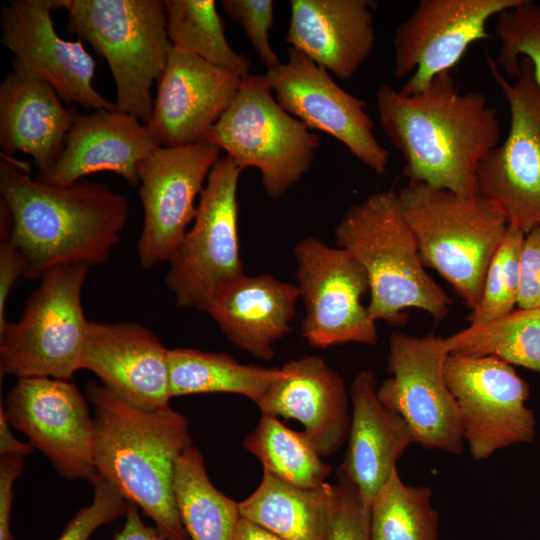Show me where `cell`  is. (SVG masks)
Wrapping results in <instances>:
<instances>
[{"label": "cell", "mask_w": 540, "mask_h": 540, "mask_svg": "<svg viewBox=\"0 0 540 540\" xmlns=\"http://www.w3.org/2000/svg\"><path fill=\"white\" fill-rule=\"evenodd\" d=\"M0 195L12 216L7 237L21 251L29 280L59 266L105 262L129 213L126 197L105 185L47 184L32 178L26 163L2 153Z\"/></svg>", "instance_id": "2"}, {"label": "cell", "mask_w": 540, "mask_h": 540, "mask_svg": "<svg viewBox=\"0 0 540 540\" xmlns=\"http://www.w3.org/2000/svg\"><path fill=\"white\" fill-rule=\"evenodd\" d=\"M449 355L444 338L394 332L389 338L388 372L377 389L381 403L409 427L414 443L459 455L463 430L456 400L444 377Z\"/></svg>", "instance_id": "11"}, {"label": "cell", "mask_w": 540, "mask_h": 540, "mask_svg": "<svg viewBox=\"0 0 540 540\" xmlns=\"http://www.w3.org/2000/svg\"><path fill=\"white\" fill-rule=\"evenodd\" d=\"M376 102L381 128L401 153L408 182L462 197L477 194L478 164L500 139L498 112L482 93H461L447 71L412 95L383 84Z\"/></svg>", "instance_id": "1"}, {"label": "cell", "mask_w": 540, "mask_h": 540, "mask_svg": "<svg viewBox=\"0 0 540 540\" xmlns=\"http://www.w3.org/2000/svg\"><path fill=\"white\" fill-rule=\"evenodd\" d=\"M334 234L367 273L373 320L400 326L408 308L426 311L435 322L447 316L453 301L425 271L397 193L380 191L351 206Z\"/></svg>", "instance_id": "4"}, {"label": "cell", "mask_w": 540, "mask_h": 540, "mask_svg": "<svg viewBox=\"0 0 540 540\" xmlns=\"http://www.w3.org/2000/svg\"><path fill=\"white\" fill-rule=\"evenodd\" d=\"M444 377L473 459L484 460L500 449L535 440L536 418L526 406L529 386L511 364L495 357L449 354Z\"/></svg>", "instance_id": "13"}, {"label": "cell", "mask_w": 540, "mask_h": 540, "mask_svg": "<svg viewBox=\"0 0 540 540\" xmlns=\"http://www.w3.org/2000/svg\"><path fill=\"white\" fill-rule=\"evenodd\" d=\"M160 146L136 116L114 110L76 111L55 164L36 179L51 185H69L89 174L113 172L139 185L138 164Z\"/></svg>", "instance_id": "22"}, {"label": "cell", "mask_w": 540, "mask_h": 540, "mask_svg": "<svg viewBox=\"0 0 540 540\" xmlns=\"http://www.w3.org/2000/svg\"><path fill=\"white\" fill-rule=\"evenodd\" d=\"M243 446L261 462L263 472L297 487H320L332 472L304 431L293 430L274 416L261 414Z\"/></svg>", "instance_id": "31"}, {"label": "cell", "mask_w": 540, "mask_h": 540, "mask_svg": "<svg viewBox=\"0 0 540 540\" xmlns=\"http://www.w3.org/2000/svg\"><path fill=\"white\" fill-rule=\"evenodd\" d=\"M92 502L78 510L56 540H88L102 525L125 515L131 505L113 485L97 475Z\"/></svg>", "instance_id": "37"}, {"label": "cell", "mask_w": 540, "mask_h": 540, "mask_svg": "<svg viewBox=\"0 0 540 540\" xmlns=\"http://www.w3.org/2000/svg\"><path fill=\"white\" fill-rule=\"evenodd\" d=\"M431 498L429 487L406 485L396 470L370 506L371 540H438Z\"/></svg>", "instance_id": "33"}, {"label": "cell", "mask_w": 540, "mask_h": 540, "mask_svg": "<svg viewBox=\"0 0 540 540\" xmlns=\"http://www.w3.org/2000/svg\"><path fill=\"white\" fill-rule=\"evenodd\" d=\"M241 172L229 156L217 160L199 196L193 225L167 261L166 286L179 307L207 312L244 275L237 201Z\"/></svg>", "instance_id": "9"}, {"label": "cell", "mask_w": 540, "mask_h": 540, "mask_svg": "<svg viewBox=\"0 0 540 540\" xmlns=\"http://www.w3.org/2000/svg\"><path fill=\"white\" fill-rule=\"evenodd\" d=\"M33 446L28 442L19 441L10 429V423L5 416L3 407L0 408V455L28 456L33 453Z\"/></svg>", "instance_id": "43"}, {"label": "cell", "mask_w": 540, "mask_h": 540, "mask_svg": "<svg viewBox=\"0 0 540 540\" xmlns=\"http://www.w3.org/2000/svg\"><path fill=\"white\" fill-rule=\"evenodd\" d=\"M168 351L141 324L89 321L80 369L133 407L158 410L170 406Z\"/></svg>", "instance_id": "20"}, {"label": "cell", "mask_w": 540, "mask_h": 540, "mask_svg": "<svg viewBox=\"0 0 540 540\" xmlns=\"http://www.w3.org/2000/svg\"><path fill=\"white\" fill-rule=\"evenodd\" d=\"M299 298L296 285L271 274L243 275L218 295L207 313L232 344L268 361L274 343L291 331Z\"/></svg>", "instance_id": "26"}, {"label": "cell", "mask_w": 540, "mask_h": 540, "mask_svg": "<svg viewBox=\"0 0 540 540\" xmlns=\"http://www.w3.org/2000/svg\"><path fill=\"white\" fill-rule=\"evenodd\" d=\"M25 259L17 244L10 238H1L0 243V329L6 324V304L10 291L19 276H24Z\"/></svg>", "instance_id": "41"}, {"label": "cell", "mask_w": 540, "mask_h": 540, "mask_svg": "<svg viewBox=\"0 0 540 540\" xmlns=\"http://www.w3.org/2000/svg\"><path fill=\"white\" fill-rule=\"evenodd\" d=\"M337 478V483L332 484L327 540H371L370 507L340 469Z\"/></svg>", "instance_id": "36"}, {"label": "cell", "mask_w": 540, "mask_h": 540, "mask_svg": "<svg viewBox=\"0 0 540 540\" xmlns=\"http://www.w3.org/2000/svg\"><path fill=\"white\" fill-rule=\"evenodd\" d=\"M525 233L511 225L493 254L480 299L466 320L479 324L498 319L515 310L520 288V252Z\"/></svg>", "instance_id": "34"}, {"label": "cell", "mask_w": 540, "mask_h": 540, "mask_svg": "<svg viewBox=\"0 0 540 540\" xmlns=\"http://www.w3.org/2000/svg\"><path fill=\"white\" fill-rule=\"evenodd\" d=\"M518 308L540 307V226L524 235L520 252Z\"/></svg>", "instance_id": "39"}, {"label": "cell", "mask_w": 540, "mask_h": 540, "mask_svg": "<svg viewBox=\"0 0 540 540\" xmlns=\"http://www.w3.org/2000/svg\"><path fill=\"white\" fill-rule=\"evenodd\" d=\"M332 484L301 488L263 472L260 484L238 502L241 517L283 540H327Z\"/></svg>", "instance_id": "27"}, {"label": "cell", "mask_w": 540, "mask_h": 540, "mask_svg": "<svg viewBox=\"0 0 540 540\" xmlns=\"http://www.w3.org/2000/svg\"><path fill=\"white\" fill-rule=\"evenodd\" d=\"M233 540H283L260 525L241 517Z\"/></svg>", "instance_id": "44"}, {"label": "cell", "mask_w": 540, "mask_h": 540, "mask_svg": "<svg viewBox=\"0 0 540 540\" xmlns=\"http://www.w3.org/2000/svg\"><path fill=\"white\" fill-rule=\"evenodd\" d=\"M257 406L261 414L299 421L322 457L347 440L351 413L346 386L320 356L284 364Z\"/></svg>", "instance_id": "21"}, {"label": "cell", "mask_w": 540, "mask_h": 540, "mask_svg": "<svg viewBox=\"0 0 540 540\" xmlns=\"http://www.w3.org/2000/svg\"><path fill=\"white\" fill-rule=\"evenodd\" d=\"M163 3L172 46L243 78L250 75V59L229 45L214 0H165Z\"/></svg>", "instance_id": "32"}, {"label": "cell", "mask_w": 540, "mask_h": 540, "mask_svg": "<svg viewBox=\"0 0 540 540\" xmlns=\"http://www.w3.org/2000/svg\"><path fill=\"white\" fill-rule=\"evenodd\" d=\"M221 5L224 12L243 28L252 48L267 71L278 67L281 62L269 41V31L274 23V2L272 0H222Z\"/></svg>", "instance_id": "38"}, {"label": "cell", "mask_w": 540, "mask_h": 540, "mask_svg": "<svg viewBox=\"0 0 540 540\" xmlns=\"http://www.w3.org/2000/svg\"><path fill=\"white\" fill-rule=\"evenodd\" d=\"M76 111L67 109L47 82L13 62L0 85V147L2 154L24 152L38 173L51 168L65 146Z\"/></svg>", "instance_id": "25"}, {"label": "cell", "mask_w": 540, "mask_h": 540, "mask_svg": "<svg viewBox=\"0 0 540 540\" xmlns=\"http://www.w3.org/2000/svg\"><path fill=\"white\" fill-rule=\"evenodd\" d=\"M264 76L286 112L334 137L375 173L386 171L389 153L375 137L367 103L341 88L328 70L290 48L287 62Z\"/></svg>", "instance_id": "17"}, {"label": "cell", "mask_w": 540, "mask_h": 540, "mask_svg": "<svg viewBox=\"0 0 540 540\" xmlns=\"http://www.w3.org/2000/svg\"><path fill=\"white\" fill-rule=\"evenodd\" d=\"M206 141L242 170L257 168L266 194L279 198L311 168L320 137L276 101L263 75L243 78L240 89Z\"/></svg>", "instance_id": "7"}, {"label": "cell", "mask_w": 540, "mask_h": 540, "mask_svg": "<svg viewBox=\"0 0 540 540\" xmlns=\"http://www.w3.org/2000/svg\"><path fill=\"white\" fill-rule=\"evenodd\" d=\"M243 77L194 54L171 47L145 124L160 147L206 141L209 129L235 99Z\"/></svg>", "instance_id": "19"}, {"label": "cell", "mask_w": 540, "mask_h": 540, "mask_svg": "<svg viewBox=\"0 0 540 540\" xmlns=\"http://www.w3.org/2000/svg\"><path fill=\"white\" fill-rule=\"evenodd\" d=\"M67 32L103 57L116 87V108L146 124L151 89L165 70L172 47L160 0H59Z\"/></svg>", "instance_id": "6"}, {"label": "cell", "mask_w": 540, "mask_h": 540, "mask_svg": "<svg viewBox=\"0 0 540 540\" xmlns=\"http://www.w3.org/2000/svg\"><path fill=\"white\" fill-rule=\"evenodd\" d=\"M174 494L190 540H233L241 518L239 504L213 485L203 455L193 445L177 460Z\"/></svg>", "instance_id": "29"}, {"label": "cell", "mask_w": 540, "mask_h": 540, "mask_svg": "<svg viewBox=\"0 0 540 540\" xmlns=\"http://www.w3.org/2000/svg\"><path fill=\"white\" fill-rule=\"evenodd\" d=\"M448 353L495 357L540 373V307L513 310L444 338Z\"/></svg>", "instance_id": "30"}, {"label": "cell", "mask_w": 540, "mask_h": 540, "mask_svg": "<svg viewBox=\"0 0 540 540\" xmlns=\"http://www.w3.org/2000/svg\"><path fill=\"white\" fill-rule=\"evenodd\" d=\"M296 285L305 307L302 337L312 347L356 342L375 345L376 321L362 297L369 292L363 266L345 249L309 236L294 247Z\"/></svg>", "instance_id": "12"}, {"label": "cell", "mask_w": 540, "mask_h": 540, "mask_svg": "<svg viewBox=\"0 0 540 540\" xmlns=\"http://www.w3.org/2000/svg\"><path fill=\"white\" fill-rule=\"evenodd\" d=\"M220 151L207 141L159 147L138 164L144 222L137 255L143 268L168 261L185 236L197 213L195 199L204 189Z\"/></svg>", "instance_id": "15"}, {"label": "cell", "mask_w": 540, "mask_h": 540, "mask_svg": "<svg viewBox=\"0 0 540 540\" xmlns=\"http://www.w3.org/2000/svg\"><path fill=\"white\" fill-rule=\"evenodd\" d=\"M59 0H12L0 12L1 43L19 65L47 82L59 97L92 110L116 105L93 86L95 61L81 40L62 39L51 11Z\"/></svg>", "instance_id": "18"}, {"label": "cell", "mask_w": 540, "mask_h": 540, "mask_svg": "<svg viewBox=\"0 0 540 540\" xmlns=\"http://www.w3.org/2000/svg\"><path fill=\"white\" fill-rule=\"evenodd\" d=\"M168 371L171 398L231 393L256 405L279 375V368L241 364L227 353L182 347L169 349Z\"/></svg>", "instance_id": "28"}, {"label": "cell", "mask_w": 540, "mask_h": 540, "mask_svg": "<svg viewBox=\"0 0 540 540\" xmlns=\"http://www.w3.org/2000/svg\"><path fill=\"white\" fill-rule=\"evenodd\" d=\"M377 389L370 370L360 371L352 382L348 445L339 468L369 507L397 470L398 459L414 443L405 421L381 403Z\"/></svg>", "instance_id": "24"}, {"label": "cell", "mask_w": 540, "mask_h": 540, "mask_svg": "<svg viewBox=\"0 0 540 540\" xmlns=\"http://www.w3.org/2000/svg\"><path fill=\"white\" fill-rule=\"evenodd\" d=\"M24 457L2 455L0 458V540H14L10 528L14 484L20 477Z\"/></svg>", "instance_id": "40"}, {"label": "cell", "mask_w": 540, "mask_h": 540, "mask_svg": "<svg viewBox=\"0 0 540 540\" xmlns=\"http://www.w3.org/2000/svg\"><path fill=\"white\" fill-rule=\"evenodd\" d=\"M113 540H173L159 530L142 521L138 507L131 503L125 514V523Z\"/></svg>", "instance_id": "42"}, {"label": "cell", "mask_w": 540, "mask_h": 540, "mask_svg": "<svg viewBox=\"0 0 540 540\" xmlns=\"http://www.w3.org/2000/svg\"><path fill=\"white\" fill-rule=\"evenodd\" d=\"M397 194L423 266L440 274L474 309L491 258L507 232L501 208L478 194L462 197L418 182H408Z\"/></svg>", "instance_id": "5"}, {"label": "cell", "mask_w": 540, "mask_h": 540, "mask_svg": "<svg viewBox=\"0 0 540 540\" xmlns=\"http://www.w3.org/2000/svg\"><path fill=\"white\" fill-rule=\"evenodd\" d=\"M86 265L47 271L21 318L0 329V372L20 378L71 380L80 370L89 321L81 293Z\"/></svg>", "instance_id": "8"}, {"label": "cell", "mask_w": 540, "mask_h": 540, "mask_svg": "<svg viewBox=\"0 0 540 540\" xmlns=\"http://www.w3.org/2000/svg\"><path fill=\"white\" fill-rule=\"evenodd\" d=\"M524 0H421L398 24L393 39L397 78L408 77L399 90L412 95L437 75L451 71L468 47L490 38L487 22Z\"/></svg>", "instance_id": "16"}, {"label": "cell", "mask_w": 540, "mask_h": 540, "mask_svg": "<svg viewBox=\"0 0 540 540\" xmlns=\"http://www.w3.org/2000/svg\"><path fill=\"white\" fill-rule=\"evenodd\" d=\"M495 34L500 40V51L494 60L496 66L515 78L520 60L527 58L540 88V4L524 0L501 12L497 16Z\"/></svg>", "instance_id": "35"}, {"label": "cell", "mask_w": 540, "mask_h": 540, "mask_svg": "<svg viewBox=\"0 0 540 540\" xmlns=\"http://www.w3.org/2000/svg\"><path fill=\"white\" fill-rule=\"evenodd\" d=\"M372 0H292L285 41L341 79L351 78L375 44Z\"/></svg>", "instance_id": "23"}, {"label": "cell", "mask_w": 540, "mask_h": 540, "mask_svg": "<svg viewBox=\"0 0 540 540\" xmlns=\"http://www.w3.org/2000/svg\"><path fill=\"white\" fill-rule=\"evenodd\" d=\"M98 475L149 516L173 540H190L174 494L177 460L192 445L189 422L167 406L142 410L103 384L89 382Z\"/></svg>", "instance_id": "3"}, {"label": "cell", "mask_w": 540, "mask_h": 540, "mask_svg": "<svg viewBox=\"0 0 540 540\" xmlns=\"http://www.w3.org/2000/svg\"><path fill=\"white\" fill-rule=\"evenodd\" d=\"M3 410L10 425L22 432L60 475L90 483L98 475L94 418L87 399L71 380L17 379Z\"/></svg>", "instance_id": "14"}, {"label": "cell", "mask_w": 540, "mask_h": 540, "mask_svg": "<svg viewBox=\"0 0 540 540\" xmlns=\"http://www.w3.org/2000/svg\"><path fill=\"white\" fill-rule=\"evenodd\" d=\"M486 58L509 105L510 128L478 164L476 192L501 208L508 225L527 233L540 226V88L527 58L520 60L514 83L488 53Z\"/></svg>", "instance_id": "10"}]
</instances>
